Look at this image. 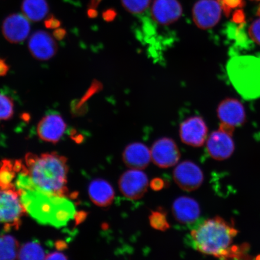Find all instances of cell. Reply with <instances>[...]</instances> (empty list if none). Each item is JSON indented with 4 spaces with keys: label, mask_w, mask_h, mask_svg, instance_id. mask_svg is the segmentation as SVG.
<instances>
[{
    "label": "cell",
    "mask_w": 260,
    "mask_h": 260,
    "mask_svg": "<svg viewBox=\"0 0 260 260\" xmlns=\"http://www.w3.org/2000/svg\"><path fill=\"white\" fill-rule=\"evenodd\" d=\"M25 164L36 188L45 193L68 197L67 158L56 152L26 154Z\"/></svg>",
    "instance_id": "6da1fadb"
},
{
    "label": "cell",
    "mask_w": 260,
    "mask_h": 260,
    "mask_svg": "<svg viewBox=\"0 0 260 260\" xmlns=\"http://www.w3.org/2000/svg\"><path fill=\"white\" fill-rule=\"evenodd\" d=\"M19 194L26 212L44 225L63 226L76 213L68 197L45 193L36 187L22 190Z\"/></svg>",
    "instance_id": "7a4b0ae2"
},
{
    "label": "cell",
    "mask_w": 260,
    "mask_h": 260,
    "mask_svg": "<svg viewBox=\"0 0 260 260\" xmlns=\"http://www.w3.org/2000/svg\"><path fill=\"white\" fill-rule=\"evenodd\" d=\"M239 231L222 217L216 216L205 220L191 231L195 249L204 255L220 259H230L234 239Z\"/></svg>",
    "instance_id": "3957f363"
},
{
    "label": "cell",
    "mask_w": 260,
    "mask_h": 260,
    "mask_svg": "<svg viewBox=\"0 0 260 260\" xmlns=\"http://www.w3.org/2000/svg\"><path fill=\"white\" fill-rule=\"evenodd\" d=\"M228 76L237 92L244 99L260 98V55L233 57L226 64Z\"/></svg>",
    "instance_id": "277c9868"
},
{
    "label": "cell",
    "mask_w": 260,
    "mask_h": 260,
    "mask_svg": "<svg viewBox=\"0 0 260 260\" xmlns=\"http://www.w3.org/2000/svg\"><path fill=\"white\" fill-rule=\"evenodd\" d=\"M26 211L18 191L0 189V223L5 230H18Z\"/></svg>",
    "instance_id": "5b68a950"
},
{
    "label": "cell",
    "mask_w": 260,
    "mask_h": 260,
    "mask_svg": "<svg viewBox=\"0 0 260 260\" xmlns=\"http://www.w3.org/2000/svg\"><path fill=\"white\" fill-rule=\"evenodd\" d=\"M222 11L219 0H200L193 8V20L198 28L207 30L218 23Z\"/></svg>",
    "instance_id": "8992f818"
},
{
    "label": "cell",
    "mask_w": 260,
    "mask_h": 260,
    "mask_svg": "<svg viewBox=\"0 0 260 260\" xmlns=\"http://www.w3.org/2000/svg\"><path fill=\"white\" fill-rule=\"evenodd\" d=\"M118 185L120 191L129 200H138L147 191L149 181L147 175L139 170L126 171L120 177Z\"/></svg>",
    "instance_id": "52a82bcc"
},
{
    "label": "cell",
    "mask_w": 260,
    "mask_h": 260,
    "mask_svg": "<svg viewBox=\"0 0 260 260\" xmlns=\"http://www.w3.org/2000/svg\"><path fill=\"white\" fill-rule=\"evenodd\" d=\"M150 151L151 160L160 168L174 167L181 157L176 143L169 138H162L156 141Z\"/></svg>",
    "instance_id": "ba28073f"
},
{
    "label": "cell",
    "mask_w": 260,
    "mask_h": 260,
    "mask_svg": "<svg viewBox=\"0 0 260 260\" xmlns=\"http://www.w3.org/2000/svg\"><path fill=\"white\" fill-rule=\"evenodd\" d=\"M174 180L182 190L191 191L197 190L204 181V174L194 162L184 161L178 165L173 172Z\"/></svg>",
    "instance_id": "9c48e42d"
},
{
    "label": "cell",
    "mask_w": 260,
    "mask_h": 260,
    "mask_svg": "<svg viewBox=\"0 0 260 260\" xmlns=\"http://www.w3.org/2000/svg\"><path fill=\"white\" fill-rule=\"evenodd\" d=\"M208 128L204 119L200 116L188 118L181 123L180 136L181 141L193 147H200L207 138Z\"/></svg>",
    "instance_id": "30bf717a"
},
{
    "label": "cell",
    "mask_w": 260,
    "mask_h": 260,
    "mask_svg": "<svg viewBox=\"0 0 260 260\" xmlns=\"http://www.w3.org/2000/svg\"><path fill=\"white\" fill-rule=\"evenodd\" d=\"M232 136L220 129L211 133L207 142L208 153L211 157L222 161L232 155L235 145Z\"/></svg>",
    "instance_id": "8fae6325"
},
{
    "label": "cell",
    "mask_w": 260,
    "mask_h": 260,
    "mask_svg": "<svg viewBox=\"0 0 260 260\" xmlns=\"http://www.w3.org/2000/svg\"><path fill=\"white\" fill-rule=\"evenodd\" d=\"M30 31V22L24 15L12 14L3 21V34L6 40L12 44L23 42L28 37Z\"/></svg>",
    "instance_id": "7c38bea8"
},
{
    "label": "cell",
    "mask_w": 260,
    "mask_h": 260,
    "mask_svg": "<svg viewBox=\"0 0 260 260\" xmlns=\"http://www.w3.org/2000/svg\"><path fill=\"white\" fill-rule=\"evenodd\" d=\"M67 123L58 114L44 117L37 126L39 138L42 141L56 144L60 141L67 129Z\"/></svg>",
    "instance_id": "4fadbf2b"
},
{
    "label": "cell",
    "mask_w": 260,
    "mask_h": 260,
    "mask_svg": "<svg viewBox=\"0 0 260 260\" xmlns=\"http://www.w3.org/2000/svg\"><path fill=\"white\" fill-rule=\"evenodd\" d=\"M28 48L32 56L40 60H48L57 51L56 41L45 31H36L28 42Z\"/></svg>",
    "instance_id": "5bb4252c"
},
{
    "label": "cell",
    "mask_w": 260,
    "mask_h": 260,
    "mask_svg": "<svg viewBox=\"0 0 260 260\" xmlns=\"http://www.w3.org/2000/svg\"><path fill=\"white\" fill-rule=\"evenodd\" d=\"M183 14V8L178 0H155L151 8L152 18L160 25L176 22Z\"/></svg>",
    "instance_id": "9a60e30c"
},
{
    "label": "cell",
    "mask_w": 260,
    "mask_h": 260,
    "mask_svg": "<svg viewBox=\"0 0 260 260\" xmlns=\"http://www.w3.org/2000/svg\"><path fill=\"white\" fill-rule=\"evenodd\" d=\"M220 121L233 126H239L246 121L245 110L241 103L235 99H227L219 104L217 109Z\"/></svg>",
    "instance_id": "2e32d148"
},
{
    "label": "cell",
    "mask_w": 260,
    "mask_h": 260,
    "mask_svg": "<svg viewBox=\"0 0 260 260\" xmlns=\"http://www.w3.org/2000/svg\"><path fill=\"white\" fill-rule=\"evenodd\" d=\"M172 211L175 220L182 224L192 223L201 214L199 204L188 197H181L175 200L172 204Z\"/></svg>",
    "instance_id": "e0dca14e"
},
{
    "label": "cell",
    "mask_w": 260,
    "mask_h": 260,
    "mask_svg": "<svg viewBox=\"0 0 260 260\" xmlns=\"http://www.w3.org/2000/svg\"><path fill=\"white\" fill-rule=\"evenodd\" d=\"M122 160L126 167L130 169L144 170L151 160V151L142 143H133L126 146L123 151Z\"/></svg>",
    "instance_id": "ac0fdd59"
},
{
    "label": "cell",
    "mask_w": 260,
    "mask_h": 260,
    "mask_svg": "<svg viewBox=\"0 0 260 260\" xmlns=\"http://www.w3.org/2000/svg\"><path fill=\"white\" fill-rule=\"evenodd\" d=\"M88 193L92 202L100 207L110 206L115 198V191L111 184L103 179H96L91 182Z\"/></svg>",
    "instance_id": "d6986e66"
},
{
    "label": "cell",
    "mask_w": 260,
    "mask_h": 260,
    "mask_svg": "<svg viewBox=\"0 0 260 260\" xmlns=\"http://www.w3.org/2000/svg\"><path fill=\"white\" fill-rule=\"evenodd\" d=\"M24 165L21 160L5 159L0 162V189L15 190L16 178Z\"/></svg>",
    "instance_id": "ffe728a7"
},
{
    "label": "cell",
    "mask_w": 260,
    "mask_h": 260,
    "mask_svg": "<svg viewBox=\"0 0 260 260\" xmlns=\"http://www.w3.org/2000/svg\"><path fill=\"white\" fill-rule=\"evenodd\" d=\"M21 9L25 17L34 22L41 21L49 11L46 0H23Z\"/></svg>",
    "instance_id": "44dd1931"
},
{
    "label": "cell",
    "mask_w": 260,
    "mask_h": 260,
    "mask_svg": "<svg viewBox=\"0 0 260 260\" xmlns=\"http://www.w3.org/2000/svg\"><path fill=\"white\" fill-rule=\"evenodd\" d=\"M19 242L11 235L0 236V259L18 258L19 251Z\"/></svg>",
    "instance_id": "7402d4cb"
},
{
    "label": "cell",
    "mask_w": 260,
    "mask_h": 260,
    "mask_svg": "<svg viewBox=\"0 0 260 260\" xmlns=\"http://www.w3.org/2000/svg\"><path fill=\"white\" fill-rule=\"evenodd\" d=\"M245 26V22L231 25L229 28V37L235 40L236 46L240 49L249 48L252 43L246 35Z\"/></svg>",
    "instance_id": "603a6c76"
},
{
    "label": "cell",
    "mask_w": 260,
    "mask_h": 260,
    "mask_svg": "<svg viewBox=\"0 0 260 260\" xmlns=\"http://www.w3.org/2000/svg\"><path fill=\"white\" fill-rule=\"evenodd\" d=\"M46 255L42 247L37 242H28L19 248L18 259H43Z\"/></svg>",
    "instance_id": "cb8c5ba5"
},
{
    "label": "cell",
    "mask_w": 260,
    "mask_h": 260,
    "mask_svg": "<svg viewBox=\"0 0 260 260\" xmlns=\"http://www.w3.org/2000/svg\"><path fill=\"white\" fill-rule=\"evenodd\" d=\"M149 224L154 229L165 232L170 228L168 222L167 213L161 209L152 211L149 217Z\"/></svg>",
    "instance_id": "d4e9b609"
},
{
    "label": "cell",
    "mask_w": 260,
    "mask_h": 260,
    "mask_svg": "<svg viewBox=\"0 0 260 260\" xmlns=\"http://www.w3.org/2000/svg\"><path fill=\"white\" fill-rule=\"evenodd\" d=\"M14 114V104L8 96L0 93V121L11 119Z\"/></svg>",
    "instance_id": "484cf974"
},
{
    "label": "cell",
    "mask_w": 260,
    "mask_h": 260,
    "mask_svg": "<svg viewBox=\"0 0 260 260\" xmlns=\"http://www.w3.org/2000/svg\"><path fill=\"white\" fill-rule=\"evenodd\" d=\"M151 0H121L123 7L133 14H141L149 7Z\"/></svg>",
    "instance_id": "4316f807"
},
{
    "label": "cell",
    "mask_w": 260,
    "mask_h": 260,
    "mask_svg": "<svg viewBox=\"0 0 260 260\" xmlns=\"http://www.w3.org/2000/svg\"><path fill=\"white\" fill-rule=\"evenodd\" d=\"M259 17L255 19L248 28L250 39L255 44L260 45V9L258 10Z\"/></svg>",
    "instance_id": "83f0119b"
},
{
    "label": "cell",
    "mask_w": 260,
    "mask_h": 260,
    "mask_svg": "<svg viewBox=\"0 0 260 260\" xmlns=\"http://www.w3.org/2000/svg\"><path fill=\"white\" fill-rule=\"evenodd\" d=\"M222 5L223 11L225 14L229 16L232 10L238 8H242L245 2L243 0H219Z\"/></svg>",
    "instance_id": "f1b7e54d"
},
{
    "label": "cell",
    "mask_w": 260,
    "mask_h": 260,
    "mask_svg": "<svg viewBox=\"0 0 260 260\" xmlns=\"http://www.w3.org/2000/svg\"><path fill=\"white\" fill-rule=\"evenodd\" d=\"M165 185V181L160 178H154L149 183V186L154 191L161 190L164 188Z\"/></svg>",
    "instance_id": "f546056e"
},
{
    "label": "cell",
    "mask_w": 260,
    "mask_h": 260,
    "mask_svg": "<svg viewBox=\"0 0 260 260\" xmlns=\"http://www.w3.org/2000/svg\"><path fill=\"white\" fill-rule=\"evenodd\" d=\"M45 25L48 28L57 29L60 27V22L54 16H51L45 21Z\"/></svg>",
    "instance_id": "4dcf8cb0"
},
{
    "label": "cell",
    "mask_w": 260,
    "mask_h": 260,
    "mask_svg": "<svg viewBox=\"0 0 260 260\" xmlns=\"http://www.w3.org/2000/svg\"><path fill=\"white\" fill-rule=\"evenodd\" d=\"M233 19L235 23H243V22H245V15H244L242 11H237L234 14Z\"/></svg>",
    "instance_id": "1f68e13d"
},
{
    "label": "cell",
    "mask_w": 260,
    "mask_h": 260,
    "mask_svg": "<svg viewBox=\"0 0 260 260\" xmlns=\"http://www.w3.org/2000/svg\"><path fill=\"white\" fill-rule=\"evenodd\" d=\"M67 256L63 253L58 252H52L46 255L45 257V259H67Z\"/></svg>",
    "instance_id": "d6a6232c"
},
{
    "label": "cell",
    "mask_w": 260,
    "mask_h": 260,
    "mask_svg": "<svg viewBox=\"0 0 260 260\" xmlns=\"http://www.w3.org/2000/svg\"><path fill=\"white\" fill-rule=\"evenodd\" d=\"M9 67L4 59L0 58V77H4L8 74Z\"/></svg>",
    "instance_id": "836d02e7"
},
{
    "label": "cell",
    "mask_w": 260,
    "mask_h": 260,
    "mask_svg": "<svg viewBox=\"0 0 260 260\" xmlns=\"http://www.w3.org/2000/svg\"><path fill=\"white\" fill-rule=\"evenodd\" d=\"M65 35H66V31L63 29L57 28L54 32V37L57 38V40H62Z\"/></svg>",
    "instance_id": "e575fe53"
},
{
    "label": "cell",
    "mask_w": 260,
    "mask_h": 260,
    "mask_svg": "<svg viewBox=\"0 0 260 260\" xmlns=\"http://www.w3.org/2000/svg\"><path fill=\"white\" fill-rule=\"evenodd\" d=\"M101 2H102V0H91L90 4V9L89 11H95V9Z\"/></svg>",
    "instance_id": "d590c367"
},
{
    "label": "cell",
    "mask_w": 260,
    "mask_h": 260,
    "mask_svg": "<svg viewBox=\"0 0 260 260\" xmlns=\"http://www.w3.org/2000/svg\"><path fill=\"white\" fill-rule=\"evenodd\" d=\"M256 259H260V255H259L257 257H256Z\"/></svg>",
    "instance_id": "8d00e7d4"
},
{
    "label": "cell",
    "mask_w": 260,
    "mask_h": 260,
    "mask_svg": "<svg viewBox=\"0 0 260 260\" xmlns=\"http://www.w3.org/2000/svg\"><path fill=\"white\" fill-rule=\"evenodd\" d=\"M253 1H260V0H253Z\"/></svg>",
    "instance_id": "74e56055"
}]
</instances>
